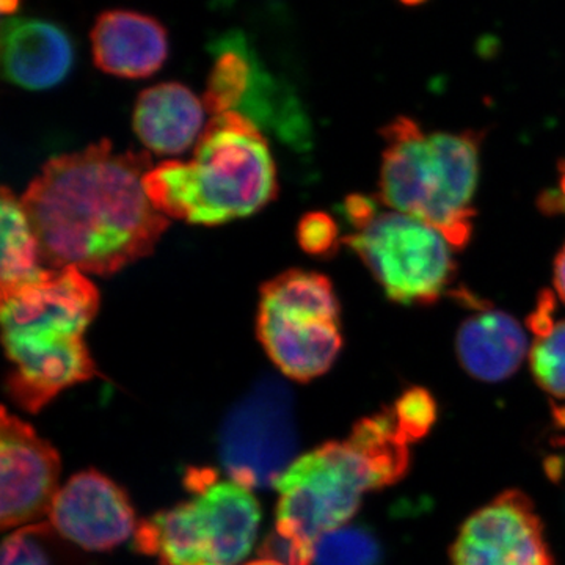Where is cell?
Masks as SVG:
<instances>
[{
    "label": "cell",
    "instance_id": "obj_1",
    "mask_svg": "<svg viewBox=\"0 0 565 565\" xmlns=\"http://www.w3.org/2000/svg\"><path fill=\"white\" fill-rule=\"evenodd\" d=\"M152 167L109 140L44 163L21 196L44 267L106 277L150 255L170 226L145 191Z\"/></svg>",
    "mask_w": 565,
    "mask_h": 565
},
{
    "label": "cell",
    "instance_id": "obj_2",
    "mask_svg": "<svg viewBox=\"0 0 565 565\" xmlns=\"http://www.w3.org/2000/svg\"><path fill=\"white\" fill-rule=\"evenodd\" d=\"M408 462V441L397 429L392 408L360 419L345 440L296 457L274 486L277 516L266 556L311 565L316 542L343 527L364 494L399 481Z\"/></svg>",
    "mask_w": 565,
    "mask_h": 565
},
{
    "label": "cell",
    "instance_id": "obj_3",
    "mask_svg": "<svg viewBox=\"0 0 565 565\" xmlns=\"http://www.w3.org/2000/svg\"><path fill=\"white\" fill-rule=\"evenodd\" d=\"M156 210L192 225L217 226L263 210L277 195V172L262 129L243 114L212 115L191 161L145 174Z\"/></svg>",
    "mask_w": 565,
    "mask_h": 565
},
{
    "label": "cell",
    "instance_id": "obj_4",
    "mask_svg": "<svg viewBox=\"0 0 565 565\" xmlns=\"http://www.w3.org/2000/svg\"><path fill=\"white\" fill-rule=\"evenodd\" d=\"M385 150L379 200L438 230L462 250L475 232L473 206L482 134L427 132L414 118H393L382 128Z\"/></svg>",
    "mask_w": 565,
    "mask_h": 565
},
{
    "label": "cell",
    "instance_id": "obj_5",
    "mask_svg": "<svg viewBox=\"0 0 565 565\" xmlns=\"http://www.w3.org/2000/svg\"><path fill=\"white\" fill-rule=\"evenodd\" d=\"M191 497L143 520L134 535L137 552L159 565H239L250 555L262 508L248 487L212 471L189 478Z\"/></svg>",
    "mask_w": 565,
    "mask_h": 565
},
{
    "label": "cell",
    "instance_id": "obj_6",
    "mask_svg": "<svg viewBox=\"0 0 565 565\" xmlns=\"http://www.w3.org/2000/svg\"><path fill=\"white\" fill-rule=\"evenodd\" d=\"M340 300L326 275L286 270L264 282L256 333L286 377L310 382L340 355Z\"/></svg>",
    "mask_w": 565,
    "mask_h": 565
},
{
    "label": "cell",
    "instance_id": "obj_7",
    "mask_svg": "<svg viewBox=\"0 0 565 565\" xmlns=\"http://www.w3.org/2000/svg\"><path fill=\"white\" fill-rule=\"evenodd\" d=\"M343 243L394 303L429 307L457 289L452 245L434 226L412 215L379 211Z\"/></svg>",
    "mask_w": 565,
    "mask_h": 565
},
{
    "label": "cell",
    "instance_id": "obj_8",
    "mask_svg": "<svg viewBox=\"0 0 565 565\" xmlns=\"http://www.w3.org/2000/svg\"><path fill=\"white\" fill-rule=\"evenodd\" d=\"M296 451L291 399L285 386L263 381L230 414L221 457L230 479L248 489L277 484Z\"/></svg>",
    "mask_w": 565,
    "mask_h": 565
},
{
    "label": "cell",
    "instance_id": "obj_9",
    "mask_svg": "<svg viewBox=\"0 0 565 565\" xmlns=\"http://www.w3.org/2000/svg\"><path fill=\"white\" fill-rule=\"evenodd\" d=\"M2 338L65 340L84 338L99 310V292L84 273L47 269L39 280L3 291Z\"/></svg>",
    "mask_w": 565,
    "mask_h": 565
},
{
    "label": "cell",
    "instance_id": "obj_10",
    "mask_svg": "<svg viewBox=\"0 0 565 565\" xmlns=\"http://www.w3.org/2000/svg\"><path fill=\"white\" fill-rule=\"evenodd\" d=\"M57 449L31 424L2 408L0 424V526L20 530L50 515L61 490Z\"/></svg>",
    "mask_w": 565,
    "mask_h": 565
},
{
    "label": "cell",
    "instance_id": "obj_11",
    "mask_svg": "<svg viewBox=\"0 0 565 565\" xmlns=\"http://www.w3.org/2000/svg\"><path fill=\"white\" fill-rule=\"evenodd\" d=\"M455 565H555L533 501L509 490L475 512L452 545Z\"/></svg>",
    "mask_w": 565,
    "mask_h": 565
},
{
    "label": "cell",
    "instance_id": "obj_12",
    "mask_svg": "<svg viewBox=\"0 0 565 565\" xmlns=\"http://www.w3.org/2000/svg\"><path fill=\"white\" fill-rule=\"evenodd\" d=\"M47 516L62 537L87 552H110L134 537L139 527L128 494L96 470L71 476Z\"/></svg>",
    "mask_w": 565,
    "mask_h": 565
},
{
    "label": "cell",
    "instance_id": "obj_13",
    "mask_svg": "<svg viewBox=\"0 0 565 565\" xmlns=\"http://www.w3.org/2000/svg\"><path fill=\"white\" fill-rule=\"evenodd\" d=\"M93 61L103 73L145 79L169 58V33L161 21L140 11H103L92 29Z\"/></svg>",
    "mask_w": 565,
    "mask_h": 565
},
{
    "label": "cell",
    "instance_id": "obj_14",
    "mask_svg": "<svg viewBox=\"0 0 565 565\" xmlns=\"http://www.w3.org/2000/svg\"><path fill=\"white\" fill-rule=\"evenodd\" d=\"M74 65L68 33L41 18H10L2 24V73L25 90H47L66 79Z\"/></svg>",
    "mask_w": 565,
    "mask_h": 565
},
{
    "label": "cell",
    "instance_id": "obj_15",
    "mask_svg": "<svg viewBox=\"0 0 565 565\" xmlns=\"http://www.w3.org/2000/svg\"><path fill=\"white\" fill-rule=\"evenodd\" d=\"M456 334V353L471 377L501 382L514 375L527 353L525 330L519 321L479 300Z\"/></svg>",
    "mask_w": 565,
    "mask_h": 565
},
{
    "label": "cell",
    "instance_id": "obj_16",
    "mask_svg": "<svg viewBox=\"0 0 565 565\" xmlns=\"http://www.w3.org/2000/svg\"><path fill=\"white\" fill-rule=\"evenodd\" d=\"M204 111L206 107L191 88L166 82L140 93L134 107V131L156 154H181L202 136Z\"/></svg>",
    "mask_w": 565,
    "mask_h": 565
},
{
    "label": "cell",
    "instance_id": "obj_17",
    "mask_svg": "<svg viewBox=\"0 0 565 565\" xmlns=\"http://www.w3.org/2000/svg\"><path fill=\"white\" fill-rule=\"evenodd\" d=\"M2 270L0 289L10 291L18 286L39 280L46 273L40 244L21 199L9 188L2 189Z\"/></svg>",
    "mask_w": 565,
    "mask_h": 565
},
{
    "label": "cell",
    "instance_id": "obj_18",
    "mask_svg": "<svg viewBox=\"0 0 565 565\" xmlns=\"http://www.w3.org/2000/svg\"><path fill=\"white\" fill-rule=\"evenodd\" d=\"M381 550L362 527L343 526L316 542L311 565H375Z\"/></svg>",
    "mask_w": 565,
    "mask_h": 565
},
{
    "label": "cell",
    "instance_id": "obj_19",
    "mask_svg": "<svg viewBox=\"0 0 565 565\" xmlns=\"http://www.w3.org/2000/svg\"><path fill=\"white\" fill-rule=\"evenodd\" d=\"M535 382L552 396L565 399V321L545 337L535 338L530 352Z\"/></svg>",
    "mask_w": 565,
    "mask_h": 565
},
{
    "label": "cell",
    "instance_id": "obj_20",
    "mask_svg": "<svg viewBox=\"0 0 565 565\" xmlns=\"http://www.w3.org/2000/svg\"><path fill=\"white\" fill-rule=\"evenodd\" d=\"M397 429L408 444L422 440L437 419V403L426 388L407 390L392 408Z\"/></svg>",
    "mask_w": 565,
    "mask_h": 565
},
{
    "label": "cell",
    "instance_id": "obj_21",
    "mask_svg": "<svg viewBox=\"0 0 565 565\" xmlns=\"http://www.w3.org/2000/svg\"><path fill=\"white\" fill-rule=\"evenodd\" d=\"M297 239L305 252L327 258L340 247V226L326 212H310L299 223Z\"/></svg>",
    "mask_w": 565,
    "mask_h": 565
},
{
    "label": "cell",
    "instance_id": "obj_22",
    "mask_svg": "<svg viewBox=\"0 0 565 565\" xmlns=\"http://www.w3.org/2000/svg\"><path fill=\"white\" fill-rule=\"evenodd\" d=\"M41 526H24L3 541L2 565H51L50 556L40 541Z\"/></svg>",
    "mask_w": 565,
    "mask_h": 565
},
{
    "label": "cell",
    "instance_id": "obj_23",
    "mask_svg": "<svg viewBox=\"0 0 565 565\" xmlns=\"http://www.w3.org/2000/svg\"><path fill=\"white\" fill-rule=\"evenodd\" d=\"M555 311L556 299L552 291H542L539 294L537 303L535 308L527 316L526 323L535 338L545 337L555 329Z\"/></svg>",
    "mask_w": 565,
    "mask_h": 565
},
{
    "label": "cell",
    "instance_id": "obj_24",
    "mask_svg": "<svg viewBox=\"0 0 565 565\" xmlns=\"http://www.w3.org/2000/svg\"><path fill=\"white\" fill-rule=\"evenodd\" d=\"M344 217L353 230H362L379 214V206L375 200L364 195L348 196L343 204Z\"/></svg>",
    "mask_w": 565,
    "mask_h": 565
},
{
    "label": "cell",
    "instance_id": "obj_25",
    "mask_svg": "<svg viewBox=\"0 0 565 565\" xmlns=\"http://www.w3.org/2000/svg\"><path fill=\"white\" fill-rule=\"evenodd\" d=\"M553 281H555V289L557 296L561 297V300L565 303V244L564 247L561 248V252L557 253L555 259V269H553Z\"/></svg>",
    "mask_w": 565,
    "mask_h": 565
},
{
    "label": "cell",
    "instance_id": "obj_26",
    "mask_svg": "<svg viewBox=\"0 0 565 565\" xmlns=\"http://www.w3.org/2000/svg\"><path fill=\"white\" fill-rule=\"evenodd\" d=\"M244 565H289L282 563V561L277 559V557L263 555L258 557V559H253L250 563H245Z\"/></svg>",
    "mask_w": 565,
    "mask_h": 565
},
{
    "label": "cell",
    "instance_id": "obj_27",
    "mask_svg": "<svg viewBox=\"0 0 565 565\" xmlns=\"http://www.w3.org/2000/svg\"><path fill=\"white\" fill-rule=\"evenodd\" d=\"M21 0H2V10L3 13H14L20 7Z\"/></svg>",
    "mask_w": 565,
    "mask_h": 565
},
{
    "label": "cell",
    "instance_id": "obj_28",
    "mask_svg": "<svg viewBox=\"0 0 565 565\" xmlns=\"http://www.w3.org/2000/svg\"><path fill=\"white\" fill-rule=\"evenodd\" d=\"M559 192L565 202V159L559 163Z\"/></svg>",
    "mask_w": 565,
    "mask_h": 565
},
{
    "label": "cell",
    "instance_id": "obj_29",
    "mask_svg": "<svg viewBox=\"0 0 565 565\" xmlns=\"http://www.w3.org/2000/svg\"><path fill=\"white\" fill-rule=\"evenodd\" d=\"M399 2L405 7H419L426 3L427 0H399Z\"/></svg>",
    "mask_w": 565,
    "mask_h": 565
}]
</instances>
